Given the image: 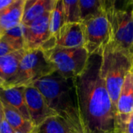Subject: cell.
Here are the masks:
<instances>
[{"mask_svg": "<svg viewBox=\"0 0 133 133\" xmlns=\"http://www.w3.org/2000/svg\"><path fill=\"white\" fill-rule=\"evenodd\" d=\"M55 47L73 48H84V35L81 23H65L54 35Z\"/></svg>", "mask_w": 133, "mask_h": 133, "instance_id": "30bf717a", "label": "cell"}, {"mask_svg": "<svg viewBox=\"0 0 133 133\" xmlns=\"http://www.w3.org/2000/svg\"><path fill=\"white\" fill-rule=\"evenodd\" d=\"M109 133H117L116 132H109Z\"/></svg>", "mask_w": 133, "mask_h": 133, "instance_id": "f1b7e54d", "label": "cell"}, {"mask_svg": "<svg viewBox=\"0 0 133 133\" xmlns=\"http://www.w3.org/2000/svg\"><path fill=\"white\" fill-rule=\"evenodd\" d=\"M14 51H15L7 42L0 38V57L7 55Z\"/></svg>", "mask_w": 133, "mask_h": 133, "instance_id": "603a6c76", "label": "cell"}, {"mask_svg": "<svg viewBox=\"0 0 133 133\" xmlns=\"http://www.w3.org/2000/svg\"></svg>", "mask_w": 133, "mask_h": 133, "instance_id": "4dcf8cb0", "label": "cell"}, {"mask_svg": "<svg viewBox=\"0 0 133 133\" xmlns=\"http://www.w3.org/2000/svg\"><path fill=\"white\" fill-rule=\"evenodd\" d=\"M3 110H2V101H1V99H0V122H2V118H3Z\"/></svg>", "mask_w": 133, "mask_h": 133, "instance_id": "484cf974", "label": "cell"}, {"mask_svg": "<svg viewBox=\"0 0 133 133\" xmlns=\"http://www.w3.org/2000/svg\"><path fill=\"white\" fill-rule=\"evenodd\" d=\"M101 55H91L84 71L74 79L84 133L113 132L117 111L100 74Z\"/></svg>", "mask_w": 133, "mask_h": 133, "instance_id": "6da1fadb", "label": "cell"}, {"mask_svg": "<svg viewBox=\"0 0 133 133\" xmlns=\"http://www.w3.org/2000/svg\"><path fill=\"white\" fill-rule=\"evenodd\" d=\"M14 133H28V132H21V131H15Z\"/></svg>", "mask_w": 133, "mask_h": 133, "instance_id": "4316f807", "label": "cell"}, {"mask_svg": "<svg viewBox=\"0 0 133 133\" xmlns=\"http://www.w3.org/2000/svg\"><path fill=\"white\" fill-rule=\"evenodd\" d=\"M105 13L111 26V41L133 55V1H125L118 7L116 1L105 0Z\"/></svg>", "mask_w": 133, "mask_h": 133, "instance_id": "277c9868", "label": "cell"}, {"mask_svg": "<svg viewBox=\"0 0 133 133\" xmlns=\"http://www.w3.org/2000/svg\"><path fill=\"white\" fill-rule=\"evenodd\" d=\"M117 116H125L133 112V72H129L120 90L116 105Z\"/></svg>", "mask_w": 133, "mask_h": 133, "instance_id": "9a60e30c", "label": "cell"}, {"mask_svg": "<svg viewBox=\"0 0 133 133\" xmlns=\"http://www.w3.org/2000/svg\"><path fill=\"white\" fill-rule=\"evenodd\" d=\"M2 104L4 118L14 129V131L32 133L34 126L30 121H27L23 118V117L16 110H15L5 102L2 101Z\"/></svg>", "mask_w": 133, "mask_h": 133, "instance_id": "e0dca14e", "label": "cell"}, {"mask_svg": "<svg viewBox=\"0 0 133 133\" xmlns=\"http://www.w3.org/2000/svg\"><path fill=\"white\" fill-rule=\"evenodd\" d=\"M32 85L41 92L48 107L57 115L65 118L79 133H84L74 79H65L55 72Z\"/></svg>", "mask_w": 133, "mask_h": 133, "instance_id": "7a4b0ae2", "label": "cell"}, {"mask_svg": "<svg viewBox=\"0 0 133 133\" xmlns=\"http://www.w3.org/2000/svg\"><path fill=\"white\" fill-rule=\"evenodd\" d=\"M32 133H79L69 122L59 115L47 118L34 128Z\"/></svg>", "mask_w": 133, "mask_h": 133, "instance_id": "2e32d148", "label": "cell"}, {"mask_svg": "<svg viewBox=\"0 0 133 133\" xmlns=\"http://www.w3.org/2000/svg\"><path fill=\"white\" fill-rule=\"evenodd\" d=\"M65 24V18L63 9L62 0H57L56 3L50 12L49 29L51 36L55 35L62 26Z\"/></svg>", "mask_w": 133, "mask_h": 133, "instance_id": "ffe728a7", "label": "cell"}, {"mask_svg": "<svg viewBox=\"0 0 133 133\" xmlns=\"http://www.w3.org/2000/svg\"><path fill=\"white\" fill-rule=\"evenodd\" d=\"M13 2L14 0H0V13L9 5H10Z\"/></svg>", "mask_w": 133, "mask_h": 133, "instance_id": "d4e9b609", "label": "cell"}, {"mask_svg": "<svg viewBox=\"0 0 133 133\" xmlns=\"http://www.w3.org/2000/svg\"><path fill=\"white\" fill-rule=\"evenodd\" d=\"M25 0L14 2L0 13V34L12 29L22 23Z\"/></svg>", "mask_w": 133, "mask_h": 133, "instance_id": "5bb4252c", "label": "cell"}, {"mask_svg": "<svg viewBox=\"0 0 133 133\" xmlns=\"http://www.w3.org/2000/svg\"><path fill=\"white\" fill-rule=\"evenodd\" d=\"M1 39L7 42L15 51L24 49L23 28L22 23L1 34Z\"/></svg>", "mask_w": 133, "mask_h": 133, "instance_id": "d6986e66", "label": "cell"}, {"mask_svg": "<svg viewBox=\"0 0 133 133\" xmlns=\"http://www.w3.org/2000/svg\"><path fill=\"white\" fill-rule=\"evenodd\" d=\"M14 129L3 117L2 122H0V133H14Z\"/></svg>", "mask_w": 133, "mask_h": 133, "instance_id": "cb8c5ba5", "label": "cell"}, {"mask_svg": "<svg viewBox=\"0 0 133 133\" xmlns=\"http://www.w3.org/2000/svg\"><path fill=\"white\" fill-rule=\"evenodd\" d=\"M24 89V87H0V99L2 101L16 110L23 118L30 121L25 101Z\"/></svg>", "mask_w": 133, "mask_h": 133, "instance_id": "8fae6325", "label": "cell"}, {"mask_svg": "<svg viewBox=\"0 0 133 133\" xmlns=\"http://www.w3.org/2000/svg\"><path fill=\"white\" fill-rule=\"evenodd\" d=\"M24 97L30 121L34 128L40 125L47 118L57 115L48 107L45 99L34 86L25 87Z\"/></svg>", "mask_w": 133, "mask_h": 133, "instance_id": "ba28073f", "label": "cell"}, {"mask_svg": "<svg viewBox=\"0 0 133 133\" xmlns=\"http://www.w3.org/2000/svg\"><path fill=\"white\" fill-rule=\"evenodd\" d=\"M25 52L26 50L22 49L0 57V87H6L15 76Z\"/></svg>", "mask_w": 133, "mask_h": 133, "instance_id": "4fadbf2b", "label": "cell"}, {"mask_svg": "<svg viewBox=\"0 0 133 133\" xmlns=\"http://www.w3.org/2000/svg\"><path fill=\"white\" fill-rule=\"evenodd\" d=\"M81 22L95 16L105 9V0H79Z\"/></svg>", "mask_w": 133, "mask_h": 133, "instance_id": "ac0fdd59", "label": "cell"}, {"mask_svg": "<svg viewBox=\"0 0 133 133\" xmlns=\"http://www.w3.org/2000/svg\"><path fill=\"white\" fill-rule=\"evenodd\" d=\"M132 72H133V55H132Z\"/></svg>", "mask_w": 133, "mask_h": 133, "instance_id": "83f0119b", "label": "cell"}, {"mask_svg": "<svg viewBox=\"0 0 133 133\" xmlns=\"http://www.w3.org/2000/svg\"><path fill=\"white\" fill-rule=\"evenodd\" d=\"M132 54L122 50L112 41L105 47L101 55L100 74L115 109L125 79L132 70Z\"/></svg>", "mask_w": 133, "mask_h": 133, "instance_id": "3957f363", "label": "cell"}, {"mask_svg": "<svg viewBox=\"0 0 133 133\" xmlns=\"http://www.w3.org/2000/svg\"><path fill=\"white\" fill-rule=\"evenodd\" d=\"M0 38H1V34H0Z\"/></svg>", "mask_w": 133, "mask_h": 133, "instance_id": "f546056e", "label": "cell"}, {"mask_svg": "<svg viewBox=\"0 0 133 133\" xmlns=\"http://www.w3.org/2000/svg\"><path fill=\"white\" fill-rule=\"evenodd\" d=\"M55 72V68L41 49L26 51L16 74L6 87H26Z\"/></svg>", "mask_w": 133, "mask_h": 133, "instance_id": "5b68a950", "label": "cell"}, {"mask_svg": "<svg viewBox=\"0 0 133 133\" xmlns=\"http://www.w3.org/2000/svg\"><path fill=\"white\" fill-rule=\"evenodd\" d=\"M65 23H81L79 0H62Z\"/></svg>", "mask_w": 133, "mask_h": 133, "instance_id": "44dd1931", "label": "cell"}, {"mask_svg": "<svg viewBox=\"0 0 133 133\" xmlns=\"http://www.w3.org/2000/svg\"><path fill=\"white\" fill-rule=\"evenodd\" d=\"M50 12L38 18L30 24L23 26L24 49L31 51L41 47L51 37L49 29Z\"/></svg>", "mask_w": 133, "mask_h": 133, "instance_id": "9c48e42d", "label": "cell"}, {"mask_svg": "<svg viewBox=\"0 0 133 133\" xmlns=\"http://www.w3.org/2000/svg\"><path fill=\"white\" fill-rule=\"evenodd\" d=\"M46 58L61 76L75 79L85 69L90 57L85 48H66L55 47L44 51Z\"/></svg>", "mask_w": 133, "mask_h": 133, "instance_id": "8992f818", "label": "cell"}, {"mask_svg": "<svg viewBox=\"0 0 133 133\" xmlns=\"http://www.w3.org/2000/svg\"><path fill=\"white\" fill-rule=\"evenodd\" d=\"M57 0H25L22 24L27 26L45 15L51 12Z\"/></svg>", "mask_w": 133, "mask_h": 133, "instance_id": "7c38bea8", "label": "cell"}, {"mask_svg": "<svg viewBox=\"0 0 133 133\" xmlns=\"http://www.w3.org/2000/svg\"><path fill=\"white\" fill-rule=\"evenodd\" d=\"M83 35L84 48L90 55H101L105 47L111 41L112 35L105 9L101 13L81 22Z\"/></svg>", "mask_w": 133, "mask_h": 133, "instance_id": "52a82bcc", "label": "cell"}, {"mask_svg": "<svg viewBox=\"0 0 133 133\" xmlns=\"http://www.w3.org/2000/svg\"><path fill=\"white\" fill-rule=\"evenodd\" d=\"M117 133H133V112L125 116L116 117Z\"/></svg>", "mask_w": 133, "mask_h": 133, "instance_id": "7402d4cb", "label": "cell"}]
</instances>
